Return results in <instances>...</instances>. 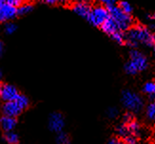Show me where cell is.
Instances as JSON below:
<instances>
[{"label": "cell", "instance_id": "cell-19", "mask_svg": "<svg viewBox=\"0 0 155 144\" xmlns=\"http://www.w3.org/2000/svg\"><path fill=\"white\" fill-rule=\"evenodd\" d=\"M33 9V6L31 4H22L21 6H19V8L17 9L18 14L19 15H26L30 13Z\"/></svg>", "mask_w": 155, "mask_h": 144}, {"label": "cell", "instance_id": "cell-3", "mask_svg": "<svg viewBox=\"0 0 155 144\" xmlns=\"http://www.w3.org/2000/svg\"><path fill=\"white\" fill-rule=\"evenodd\" d=\"M107 9H109L110 17L116 23L120 30H127L130 27H132L133 20L131 15L124 12L119 6L112 5L107 7Z\"/></svg>", "mask_w": 155, "mask_h": 144}, {"label": "cell", "instance_id": "cell-10", "mask_svg": "<svg viewBox=\"0 0 155 144\" xmlns=\"http://www.w3.org/2000/svg\"><path fill=\"white\" fill-rule=\"evenodd\" d=\"M3 113L6 116H9V117H13V118H16L18 117L21 112L23 111L22 108L18 105V104L16 102L15 100L13 101H6L5 104L3 105Z\"/></svg>", "mask_w": 155, "mask_h": 144}, {"label": "cell", "instance_id": "cell-22", "mask_svg": "<svg viewBox=\"0 0 155 144\" xmlns=\"http://www.w3.org/2000/svg\"><path fill=\"white\" fill-rule=\"evenodd\" d=\"M118 6L120 7V9L126 13H129V14H130V13L132 12V7L129 2L122 1V2H120V4Z\"/></svg>", "mask_w": 155, "mask_h": 144}, {"label": "cell", "instance_id": "cell-8", "mask_svg": "<svg viewBox=\"0 0 155 144\" xmlns=\"http://www.w3.org/2000/svg\"><path fill=\"white\" fill-rule=\"evenodd\" d=\"M65 126L64 117L61 113H52L49 119V127L53 132H61Z\"/></svg>", "mask_w": 155, "mask_h": 144}, {"label": "cell", "instance_id": "cell-2", "mask_svg": "<svg viewBox=\"0 0 155 144\" xmlns=\"http://www.w3.org/2000/svg\"><path fill=\"white\" fill-rule=\"evenodd\" d=\"M149 66L147 59L142 52L136 49H132L130 52V60L125 66V70L127 74L135 75L138 72L145 70Z\"/></svg>", "mask_w": 155, "mask_h": 144}, {"label": "cell", "instance_id": "cell-30", "mask_svg": "<svg viewBox=\"0 0 155 144\" xmlns=\"http://www.w3.org/2000/svg\"><path fill=\"white\" fill-rule=\"evenodd\" d=\"M131 120H133L132 118V115L130 113H127L125 116H124V122H129Z\"/></svg>", "mask_w": 155, "mask_h": 144}, {"label": "cell", "instance_id": "cell-27", "mask_svg": "<svg viewBox=\"0 0 155 144\" xmlns=\"http://www.w3.org/2000/svg\"><path fill=\"white\" fill-rule=\"evenodd\" d=\"M23 1L24 0H5V3L7 4H10L12 6H15V7H19L23 4Z\"/></svg>", "mask_w": 155, "mask_h": 144}, {"label": "cell", "instance_id": "cell-25", "mask_svg": "<svg viewBox=\"0 0 155 144\" xmlns=\"http://www.w3.org/2000/svg\"><path fill=\"white\" fill-rule=\"evenodd\" d=\"M107 114L110 118H115V117L118 115V110L115 107H110L109 109H107Z\"/></svg>", "mask_w": 155, "mask_h": 144}, {"label": "cell", "instance_id": "cell-33", "mask_svg": "<svg viewBox=\"0 0 155 144\" xmlns=\"http://www.w3.org/2000/svg\"><path fill=\"white\" fill-rule=\"evenodd\" d=\"M1 78H2V71L0 70V80H1Z\"/></svg>", "mask_w": 155, "mask_h": 144}, {"label": "cell", "instance_id": "cell-26", "mask_svg": "<svg viewBox=\"0 0 155 144\" xmlns=\"http://www.w3.org/2000/svg\"><path fill=\"white\" fill-rule=\"evenodd\" d=\"M99 3H101V5L106 6L107 8V7H110L112 5L116 4V0H97Z\"/></svg>", "mask_w": 155, "mask_h": 144}, {"label": "cell", "instance_id": "cell-11", "mask_svg": "<svg viewBox=\"0 0 155 144\" xmlns=\"http://www.w3.org/2000/svg\"><path fill=\"white\" fill-rule=\"evenodd\" d=\"M16 120L13 117H9V116H3L0 119V125H1L2 129L5 130L6 132H10L16 126Z\"/></svg>", "mask_w": 155, "mask_h": 144}, {"label": "cell", "instance_id": "cell-18", "mask_svg": "<svg viewBox=\"0 0 155 144\" xmlns=\"http://www.w3.org/2000/svg\"><path fill=\"white\" fill-rule=\"evenodd\" d=\"M117 134L121 136V138H127V136H130V130H129V127H127V123H122V124L118 125L117 127Z\"/></svg>", "mask_w": 155, "mask_h": 144}, {"label": "cell", "instance_id": "cell-28", "mask_svg": "<svg viewBox=\"0 0 155 144\" xmlns=\"http://www.w3.org/2000/svg\"><path fill=\"white\" fill-rule=\"evenodd\" d=\"M41 2L47 4V5H55L59 3V0H40Z\"/></svg>", "mask_w": 155, "mask_h": 144}, {"label": "cell", "instance_id": "cell-12", "mask_svg": "<svg viewBox=\"0 0 155 144\" xmlns=\"http://www.w3.org/2000/svg\"><path fill=\"white\" fill-rule=\"evenodd\" d=\"M101 29H102V30L106 34H107V35H111V34L116 32L117 30H120L116 23L114 22L110 17L107 18L106 21L101 25Z\"/></svg>", "mask_w": 155, "mask_h": 144}, {"label": "cell", "instance_id": "cell-15", "mask_svg": "<svg viewBox=\"0 0 155 144\" xmlns=\"http://www.w3.org/2000/svg\"><path fill=\"white\" fill-rule=\"evenodd\" d=\"M147 118L151 121H155V101H151L150 104L147 106L146 109Z\"/></svg>", "mask_w": 155, "mask_h": 144}, {"label": "cell", "instance_id": "cell-23", "mask_svg": "<svg viewBox=\"0 0 155 144\" xmlns=\"http://www.w3.org/2000/svg\"><path fill=\"white\" fill-rule=\"evenodd\" d=\"M5 32L7 34H12V33H15L17 30V26L15 24V23H12L11 21L9 23H7L5 25Z\"/></svg>", "mask_w": 155, "mask_h": 144}, {"label": "cell", "instance_id": "cell-34", "mask_svg": "<svg viewBox=\"0 0 155 144\" xmlns=\"http://www.w3.org/2000/svg\"><path fill=\"white\" fill-rule=\"evenodd\" d=\"M152 18H153V19H154V20H155V13H154V14H153V15H152Z\"/></svg>", "mask_w": 155, "mask_h": 144}, {"label": "cell", "instance_id": "cell-24", "mask_svg": "<svg viewBox=\"0 0 155 144\" xmlns=\"http://www.w3.org/2000/svg\"><path fill=\"white\" fill-rule=\"evenodd\" d=\"M126 144H137V139L134 135H130L125 138Z\"/></svg>", "mask_w": 155, "mask_h": 144}, {"label": "cell", "instance_id": "cell-20", "mask_svg": "<svg viewBox=\"0 0 155 144\" xmlns=\"http://www.w3.org/2000/svg\"><path fill=\"white\" fill-rule=\"evenodd\" d=\"M5 139H6L7 142L10 143V144H16L18 142V136H17V135L15 134V133H12V131L6 133Z\"/></svg>", "mask_w": 155, "mask_h": 144}, {"label": "cell", "instance_id": "cell-32", "mask_svg": "<svg viewBox=\"0 0 155 144\" xmlns=\"http://www.w3.org/2000/svg\"><path fill=\"white\" fill-rule=\"evenodd\" d=\"M4 3H5V0H0V6L3 5Z\"/></svg>", "mask_w": 155, "mask_h": 144}, {"label": "cell", "instance_id": "cell-31", "mask_svg": "<svg viewBox=\"0 0 155 144\" xmlns=\"http://www.w3.org/2000/svg\"><path fill=\"white\" fill-rule=\"evenodd\" d=\"M3 50H4V45L1 41H0V56H1V54L3 53Z\"/></svg>", "mask_w": 155, "mask_h": 144}, {"label": "cell", "instance_id": "cell-14", "mask_svg": "<svg viewBox=\"0 0 155 144\" xmlns=\"http://www.w3.org/2000/svg\"><path fill=\"white\" fill-rule=\"evenodd\" d=\"M125 123H127V127H129L130 135L136 136V135L139 134V132H140V125H139V123L137 121H135L134 120H131L130 121L125 122Z\"/></svg>", "mask_w": 155, "mask_h": 144}, {"label": "cell", "instance_id": "cell-21", "mask_svg": "<svg viewBox=\"0 0 155 144\" xmlns=\"http://www.w3.org/2000/svg\"><path fill=\"white\" fill-rule=\"evenodd\" d=\"M56 141H57V144H69L70 139H69V136L67 134L59 132V135L57 136Z\"/></svg>", "mask_w": 155, "mask_h": 144}, {"label": "cell", "instance_id": "cell-4", "mask_svg": "<svg viewBox=\"0 0 155 144\" xmlns=\"http://www.w3.org/2000/svg\"><path fill=\"white\" fill-rule=\"evenodd\" d=\"M122 104L129 111L138 113L144 107V101L140 96L130 90H124L122 92Z\"/></svg>", "mask_w": 155, "mask_h": 144}, {"label": "cell", "instance_id": "cell-29", "mask_svg": "<svg viewBox=\"0 0 155 144\" xmlns=\"http://www.w3.org/2000/svg\"><path fill=\"white\" fill-rule=\"evenodd\" d=\"M107 144H126L125 141H122L120 139H110L109 142H107Z\"/></svg>", "mask_w": 155, "mask_h": 144}, {"label": "cell", "instance_id": "cell-1", "mask_svg": "<svg viewBox=\"0 0 155 144\" xmlns=\"http://www.w3.org/2000/svg\"><path fill=\"white\" fill-rule=\"evenodd\" d=\"M126 43L133 49H136L139 44L151 46L155 44V35L145 26L130 27L126 34Z\"/></svg>", "mask_w": 155, "mask_h": 144}, {"label": "cell", "instance_id": "cell-5", "mask_svg": "<svg viewBox=\"0 0 155 144\" xmlns=\"http://www.w3.org/2000/svg\"><path fill=\"white\" fill-rule=\"evenodd\" d=\"M110 17L109 9L106 6L99 5L91 8L89 16L87 17V21L95 27H101L106 20Z\"/></svg>", "mask_w": 155, "mask_h": 144}, {"label": "cell", "instance_id": "cell-7", "mask_svg": "<svg viewBox=\"0 0 155 144\" xmlns=\"http://www.w3.org/2000/svg\"><path fill=\"white\" fill-rule=\"evenodd\" d=\"M17 14L18 11L16 7L7 3L0 6V23L10 22L11 20L15 19Z\"/></svg>", "mask_w": 155, "mask_h": 144}, {"label": "cell", "instance_id": "cell-6", "mask_svg": "<svg viewBox=\"0 0 155 144\" xmlns=\"http://www.w3.org/2000/svg\"><path fill=\"white\" fill-rule=\"evenodd\" d=\"M18 90L15 86L9 84L0 83V100L3 101H10L15 100L18 96Z\"/></svg>", "mask_w": 155, "mask_h": 144}, {"label": "cell", "instance_id": "cell-13", "mask_svg": "<svg viewBox=\"0 0 155 144\" xmlns=\"http://www.w3.org/2000/svg\"><path fill=\"white\" fill-rule=\"evenodd\" d=\"M143 92L146 93L147 95H149V97L151 100H155V82H147L143 86Z\"/></svg>", "mask_w": 155, "mask_h": 144}, {"label": "cell", "instance_id": "cell-35", "mask_svg": "<svg viewBox=\"0 0 155 144\" xmlns=\"http://www.w3.org/2000/svg\"><path fill=\"white\" fill-rule=\"evenodd\" d=\"M154 54H155V44H154Z\"/></svg>", "mask_w": 155, "mask_h": 144}, {"label": "cell", "instance_id": "cell-17", "mask_svg": "<svg viewBox=\"0 0 155 144\" xmlns=\"http://www.w3.org/2000/svg\"><path fill=\"white\" fill-rule=\"evenodd\" d=\"M110 36L113 41H115L116 43H118L120 45H123L124 43H126V35L123 33L122 30H117L116 32L111 34Z\"/></svg>", "mask_w": 155, "mask_h": 144}, {"label": "cell", "instance_id": "cell-16", "mask_svg": "<svg viewBox=\"0 0 155 144\" xmlns=\"http://www.w3.org/2000/svg\"><path fill=\"white\" fill-rule=\"evenodd\" d=\"M15 101H16V102L18 104V105L22 108V110H24V109H26V108H28V107H29L30 101H29V99L27 98L25 95L18 94V96L16 97Z\"/></svg>", "mask_w": 155, "mask_h": 144}, {"label": "cell", "instance_id": "cell-9", "mask_svg": "<svg viewBox=\"0 0 155 144\" xmlns=\"http://www.w3.org/2000/svg\"><path fill=\"white\" fill-rule=\"evenodd\" d=\"M73 11L79 16L87 18L90 14V11L91 10V5L90 0H77L72 7Z\"/></svg>", "mask_w": 155, "mask_h": 144}]
</instances>
